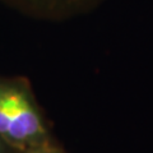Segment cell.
Returning a JSON list of instances; mask_svg holds the SVG:
<instances>
[{
    "instance_id": "cell-1",
    "label": "cell",
    "mask_w": 153,
    "mask_h": 153,
    "mask_svg": "<svg viewBox=\"0 0 153 153\" xmlns=\"http://www.w3.org/2000/svg\"><path fill=\"white\" fill-rule=\"evenodd\" d=\"M10 121L7 138L14 142H30L44 135V128L35 107L22 92L8 89Z\"/></svg>"
},
{
    "instance_id": "cell-2",
    "label": "cell",
    "mask_w": 153,
    "mask_h": 153,
    "mask_svg": "<svg viewBox=\"0 0 153 153\" xmlns=\"http://www.w3.org/2000/svg\"><path fill=\"white\" fill-rule=\"evenodd\" d=\"M37 1H46L49 4H60V3H65V1L74 3V1H76V0H37Z\"/></svg>"
}]
</instances>
